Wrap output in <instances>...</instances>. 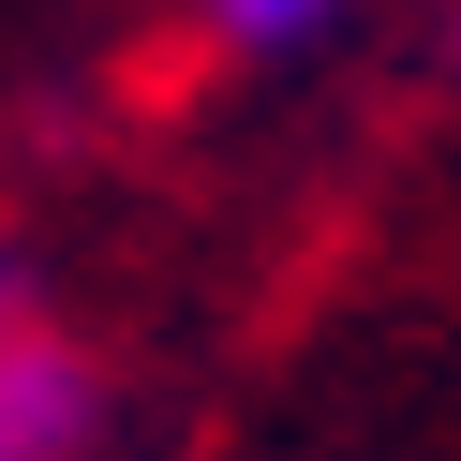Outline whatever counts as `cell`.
Masks as SVG:
<instances>
[{
    "label": "cell",
    "instance_id": "obj_1",
    "mask_svg": "<svg viewBox=\"0 0 461 461\" xmlns=\"http://www.w3.org/2000/svg\"><path fill=\"white\" fill-rule=\"evenodd\" d=\"M90 357H60V342H31V328H15V342H0V461H75V447H90Z\"/></svg>",
    "mask_w": 461,
    "mask_h": 461
},
{
    "label": "cell",
    "instance_id": "obj_2",
    "mask_svg": "<svg viewBox=\"0 0 461 461\" xmlns=\"http://www.w3.org/2000/svg\"><path fill=\"white\" fill-rule=\"evenodd\" d=\"M312 31H328L312 0H239V15H223V45H239V60H298Z\"/></svg>",
    "mask_w": 461,
    "mask_h": 461
},
{
    "label": "cell",
    "instance_id": "obj_3",
    "mask_svg": "<svg viewBox=\"0 0 461 461\" xmlns=\"http://www.w3.org/2000/svg\"><path fill=\"white\" fill-rule=\"evenodd\" d=\"M0 342H15V268H0Z\"/></svg>",
    "mask_w": 461,
    "mask_h": 461
}]
</instances>
